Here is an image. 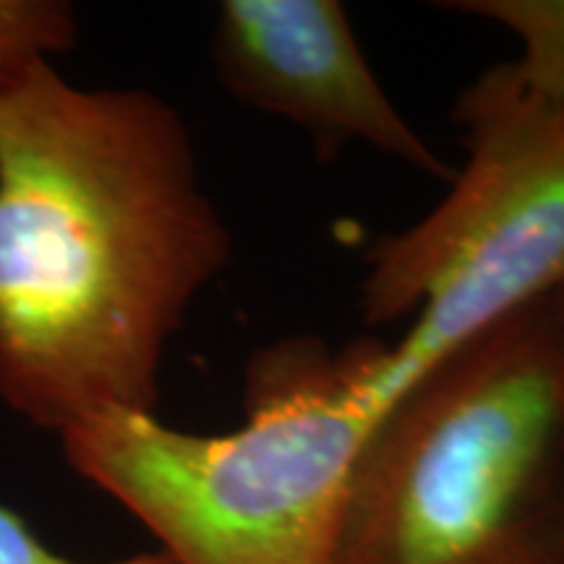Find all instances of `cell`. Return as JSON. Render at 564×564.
Here are the masks:
<instances>
[{"mask_svg":"<svg viewBox=\"0 0 564 564\" xmlns=\"http://www.w3.org/2000/svg\"><path fill=\"white\" fill-rule=\"evenodd\" d=\"M192 133L147 89L40 61L0 89V400L42 432L154 411L167 343L230 264Z\"/></svg>","mask_w":564,"mask_h":564,"instance_id":"1","label":"cell"},{"mask_svg":"<svg viewBox=\"0 0 564 564\" xmlns=\"http://www.w3.org/2000/svg\"><path fill=\"white\" fill-rule=\"evenodd\" d=\"M340 564H564V288L387 408L352 476Z\"/></svg>","mask_w":564,"mask_h":564,"instance_id":"2","label":"cell"},{"mask_svg":"<svg viewBox=\"0 0 564 564\" xmlns=\"http://www.w3.org/2000/svg\"><path fill=\"white\" fill-rule=\"evenodd\" d=\"M369 350L272 343L246 369L243 426L196 434L154 411H102L58 434L63 457L175 564H340L352 476L382 421Z\"/></svg>","mask_w":564,"mask_h":564,"instance_id":"3","label":"cell"},{"mask_svg":"<svg viewBox=\"0 0 564 564\" xmlns=\"http://www.w3.org/2000/svg\"><path fill=\"white\" fill-rule=\"evenodd\" d=\"M468 162L449 194L366 257V324L413 316L394 345H371L364 387L387 413L470 337L564 288V105L512 63L457 97Z\"/></svg>","mask_w":564,"mask_h":564,"instance_id":"4","label":"cell"},{"mask_svg":"<svg viewBox=\"0 0 564 564\" xmlns=\"http://www.w3.org/2000/svg\"><path fill=\"white\" fill-rule=\"evenodd\" d=\"M212 63L236 100L299 126L324 160L366 144L434 178H455L394 108L337 0H225Z\"/></svg>","mask_w":564,"mask_h":564,"instance_id":"5","label":"cell"},{"mask_svg":"<svg viewBox=\"0 0 564 564\" xmlns=\"http://www.w3.org/2000/svg\"><path fill=\"white\" fill-rule=\"evenodd\" d=\"M470 17L497 21L520 42L514 70L541 95L564 105V0H460L447 3Z\"/></svg>","mask_w":564,"mask_h":564,"instance_id":"6","label":"cell"},{"mask_svg":"<svg viewBox=\"0 0 564 564\" xmlns=\"http://www.w3.org/2000/svg\"><path fill=\"white\" fill-rule=\"evenodd\" d=\"M74 9L61 0H0V89L76 45Z\"/></svg>","mask_w":564,"mask_h":564,"instance_id":"7","label":"cell"},{"mask_svg":"<svg viewBox=\"0 0 564 564\" xmlns=\"http://www.w3.org/2000/svg\"><path fill=\"white\" fill-rule=\"evenodd\" d=\"M0 564H91V562H74L68 556L53 552L37 539L30 523L13 512L11 507L0 505ZM102 564H175L165 552L154 554H137L129 560L102 562Z\"/></svg>","mask_w":564,"mask_h":564,"instance_id":"8","label":"cell"}]
</instances>
